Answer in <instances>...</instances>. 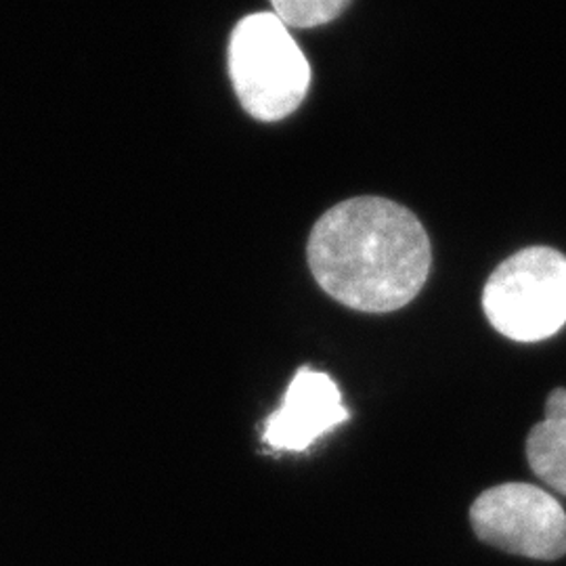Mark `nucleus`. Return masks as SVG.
I'll list each match as a JSON object with an SVG mask.
<instances>
[{
    "label": "nucleus",
    "mask_w": 566,
    "mask_h": 566,
    "mask_svg": "<svg viewBox=\"0 0 566 566\" xmlns=\"http://www.w3.org/2000/svg\"><path fill=\"white\" fill-rule=\"evenodd\" d=\"M308 269L327 296L361 313H392L424 287L432 252L405 206L365 196L329 208L306 243Z\"/></svg>",
    "instance_id": "1"
},
{
    "label": "nucleus",
    "mask_w": 566,
    "mask_h": 566,
    "mask_svg": "<svg viewBox=\"0 0 566 566\" xmlns=\"http://www.w3.org/2000/svg\"><path fill=\"white\" fill-rule=\"evenodd\" d=\"M229 76L252 118L277 122L304 102L311 65L275 13H254L231 32Z\"/></svg>",
    "instance_id": "2"
},
{
    "label": "nucleus",
    "mask_w": 566,
    "mask_h": 566,
    "mask_svg": "<svg viewBox=\"0 0 566 566\" xmlns=\"http://www.w3.org/2000/svg\"><path fill=\"white\" fill-rule=\"evenodd\" d=\"M489 324L516 343H539L566 324V256L533 245L500 264L483 290Z\"/></svg>",
    "instance_id": "3"
},
{
    "label": "nucleus",
    "mask_w": 566,
    "mask_h": 566,
    "mask_svg": "<svg viewBox=\"0 0 566 566\" xmlns=\"http://www.w3.org/2000/svg\"><path fill=\"white\" fill-rule=\"evenodd\" d=\"M470 525L485 544L535 560L566 554V512L547 491L506 483L483 491L470 507Z\"/></svg>",
    "instance_id": "4"
},
{
    "label": "nucleus",
    "mask_w": 566,
    "mask_h": 566,
    "mask_svg": "<svg viewBox=\"0 0 566 566\" xmlns=\"http://www.w3.org/2000/svg\"><path fill=\"white\" fill-rule=\"evenodd\" d=\"M348 420L338 385L319 369L301 367L283 403L264 422L263 441L275 451H304Z\"/></svg>",
    "instance_id": "5"
},
{
    "label": "nucleus",
    "mask_w": 566,
    "mask_h": 566,
    "mask_svg": "<svg viewBox=\"0 0 566 566\" xmlns=\"http://www.w3.org/2000/svg\"><path fill=\"white\" fill-rule=\"evenodd\" d=\"M531 470L549 489L566 495V420H544L526 439Z\"/></svg>",
    "instance_id": "6"
},
{
    "label": "nucleus",
    "mask_w": 566,
    "mask_h": 566,
    "mask_svg": "<svg viewBox=\"0 0 566 566\" xmlns=\"http://www.w3.org/2000/svg\"><path fill=\"white\" fill-rule=\"evenodd\" d=\"M353 0H271L275 15L294 28H315L340 18Z\"/></svg>",
    "instance_id": "7"
},
{
    "label": "nucleus",
    "mask_w": 566,
    "mask_h": 566,
    "mask_svg": "<svg viewBox=\"0 0 566 566\" xmlns=\"http://www.w3.org/2000/svg\"><path fill=\"white\" fill-rule=\"evenodd\" d=\"M546 420H566V388H556L547 397Z\"/></svg>",
    "instance_id": "8"
}]
</instances>
